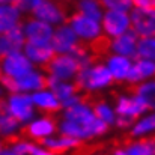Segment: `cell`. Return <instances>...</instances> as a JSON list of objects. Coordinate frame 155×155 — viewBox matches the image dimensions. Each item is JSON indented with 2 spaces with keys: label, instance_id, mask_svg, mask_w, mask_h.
<instances>
[{
  "label": "cell",
  "instance_id": "cell-1",
  "mask_svg": "<svg viewBox=\"0 0 155 155\" xmlns=\"http://www.w3.org/2000/svg\"><path fill=\"white\" fill-rule=\"evenodd\" d=\"M75 77H77L75 84L80 89V92H84L86 89L103 87L105 84H108L110 80L113 78L110 71L101 65H95L94 68H86V69L80 71Z\"/></svg>",
  "mask_w": 155,
  "mask_h": 155
},
{
  "label": "cell",
  "instance_id": "cell-2",
  "mask_svg": "<svg viewBox=\"0 0 155 155\" xmlns=\"http://www.w3.org/2000/svg\"><path fill=\"white\" fill-rule=\"evenodd\" d=\"M42 69L47 72L48 77L56 78L57 81L68 80V78H71V77L78 74V66H77L75 60L69 54L54 56L47 65L42 66Z\"/></svg>",
  "mask_w": 155,
  "mask_h": 155
},
{
  "label": "cell",
  "instance_id": "cell-3",
  "mask_svg": "<svg viewBox=\"0 0 155 155\" xmlns=\"http://www.w3.org/2000/svg\"><path fill=\"white\" fill-rule=\"evenodd\" d=\"M57 128V124L56 120L47 116V117H42V119H38L32 124H29L24 130H23V136L24 139H29L30 142H41L47 137H50L54 134Z\"/></svg>",
  "mask_w": 155,
  "mask_h": 155
},
{
  "label": "cell",
  "instance_id": "cell-4",
  "mask_svg": "<svg viewBox=\"0 0 155 155\" xmlns=\"http://www.w3.org/2000/svg\"><path fill=\"white\" fill-rule=\"evenodd\" d=\"M33 15L44 23H60L65 21V14L56 5L54 0H36L32 8Z\"/></svg>",
  "mask_w": 155,
  "mask_h": 155
},
{
  "label": "cell",
  "instance_id": "cell-5",
  "mask_svg": "<svg viewBox=\"0 0 155 155\" xmlns=\"http://www.w3.org/2000/svg\"><path fill=\"white\" fill-rule=\"evenodd\" d=\"M131 23L133 30L137 36L152 38L155 36V17L152 12H143L140 9H134L131 12Z\"/></svg>",
  "mask_w": 155,
  "mask_h": 155
},
{
  "label": "cell",
  "instance_id": "cell-6",
  "mask_svg": "<svg viewBox=\"0 0 155 155\" xmlns=\"http://www.w3.org/2000/svg\"><path fill=\"white\" fill-rule=\"evenodd\" d=\"M130 17L122 11H108L103 18V27L108 36H119L128 30Z\"/></svg>",
  "mask_w": 155,
  "mask_h": 155
},
{
  "label": "cell",
  "instance_id": "cell-7",
  "mask_svg": "<svg viewBox=\"0 0 155 155\" xmlns=\"http://www.w3.org/2000/svg\"><path fill=\"white\" fill-rule=\"evenodd\" d=\"M23 42H24V32L21 24H17L15 27L5 32L0 38V59L8 54L18 53V50L23 47Z\"/></svg>",
  "mask_w": 155,
  "mask_h": 155
},
{
  "label": "cell",
  "instance_id": "cell-8",
  "mask_svg": "<svg viewBox=\"0 0 155 155\" xmlns=\"http://www.w3.org/2000/svg\"><path fill=\"white\" fill-rule=\"evenodd\" d=\"M51 29L47 23L39 21V20H30L26 26L24 36L27 42L36 44V45H47L48 41L51 39Z\"/></svg>",
  "mask_w": 155,
  "mask_h": 155
},
{
  "label": "cell",
  "instance_id": "cell-9",
  "mask_svg": "<svg viewBox=\"0 0 155 155\" xmlns=\"http://www.w3.org/2000/svg\"><path fill=\"white\" fill-rule=\"evenodd\" d=\"M0 60L3 62V69H5L6 75H9V77L18 78L32 71V65H30L29 59H26L20 53L8 54V56L2 57Z\"/></svg>",
  "mask_w": 155,
  "mask_h": 155
},
{
  "label": "cell",
  "instance_id": "cell-10",
  "mask_svg": "<svg viewBox=\"0 0 155 155\" xmlns=\"http://www.w3.org/2000/svg\"><path fill=\"white\" fill-rule=\"evenodd\" d=\"M8 107L9 113L18 122H29L33 116V103L27 95H12Z\"/></svg>",
  "mask_w": 155,
  "mask_h": 155
},
{
  "label": "cell",
  "instance_id": "cell-11",
  "mask_svg": "<svg viewBox=\"0 0 155 155\" xmlns=\"http://www.w3.org/2000/svg\"><path fill=\"white\" fill-rule=\"evenodd\" d=\"M69 21H71V26H72L71 29L74 30V33L78 35V36H81V38H94V36H98L100 35L98 21L84 17L78 11L74 12L69 17Z\"/></svg>",
  "mask_w": 155,
  "mask_h": 155
},
{
  "label": "cell",
  "instance_id": "cell-12",
  "mask_svg": "<svg viewBox=\"0 0 155 155\" xmlns=\"http://www.w3.org/2000/svg\"><path fill=\"white\" fill-rule=\"evenodd\" d=\"M84 48L87 51L91 65H98L103 59L107 57V54H110L111 39H110L108 35H98L95 39L84 44Z\"/></svg>",
  "mask_w": 155,
  "mask_h": 155
},
{
  "label": "cell",
  "instance_id": "cell-13",
  "mask_svg": "<svg viewBox=\"0 0 155 155\" xmlns=\"http://www.w3.org/2000/svg\"><path fill=\"white\" fill-rule=\"evenodd\" d=\"M111 50L119 53L120 56L137 57V35L134 30H127L125 33L116 36L111 41Z\"/></svg>",
  "mask_w": 155,
  "mask_h": 155
},
{
  "label": "cell",
  "instance_id": "cell-14",
  "mask_svg": "<svg viewBox=\"0 0 155 155\" xmlns=\"http://www.w3.org/2000/svg\"><path fill=\"white\" fill-rule=\"evenodd\" d=\"M77 35L74 33V30L68 26H63L60 29L56 30V33L51 35V48L54 51L59 53H69L74 45L77 44Z\"/></svg>",
  "mask_w": 155,
  "mask_h": 155
},
{
  "label": "cell",
  "instance_id": "cell-15",
  "mask_svg": "<svg viewBox=\"0 0 155 155\" xmlns=\"http://www.w3.org/2000/svg\"><path fill=\"white\" fill-rule=\"evenodd\" d=\"M41 146H44L45 149H48L53 154H63V152H68V151H72V149H77L80 146V142L77 139H72V137H68V136H57V137H47L44 140L39 142Z\"/></svg>",
  "mask_w": 155,
  "mask_h": 155
},
{
  "label": "cell",
  "instance_id": "cell-16",
  "mask_svg": "<svg viewBox=\"0 0 155 155\" xmlns=\"http://www.w3.org/2000/svg\"><path fill=\"white\" fill-rule=\"evenodd\" d=\"M149 107L146 105V103H143L137 97H134V98H120L119 103H117V107H116V113H117V116H127V117L137 119Z\"/></svg>",
  "mask_w": 155,
  "mask_h": 155
},
{
  "label": "cell",
  "instance_id": "cell-17",
  "mask_svg": "<svg viewBox=\"0 0 155 155\" xmlns=\"http://www.w3.org/2000/svg\"><path fill=\"white\" fill-rule=\"evenodd\" d=\"M18 92L20 91H39V89H47L48 87V77L41 75L38 72H27L18 78H15Z\"/></svg>",
  "mask_w": 155,
  "mask_h": 155
},
{
  "label": "cell",
  "instance_id": "cell-18",
  "mask_svg": "<svg viewBox=\"0 0 155 155\" xmlns=\"http://www.w3.org/2000/svg\"><path fill=\"white\" fill-rule=\"evenodd\" d=\"M127 155H155V137L146 136L140 139H133L124 148Z\"/></svg>",
  "mask_w": 155,
  "mask_h": 155
},
{
  "label": "cell",
  "instance_id": "cell-19",
  "mask_svg": "<svg viewBox=\"0 0 155 155\" xmlns=\"http://www.w3.org/2000/svg\"><path fill=\"white\" fill-rule=\"evenodd\" d=\"M26 54L29 56V59H32L36 63H41L42 66L47 65L56 56L54 50L48 44L47 45H36V44H30V42H26Z\"/></svg>",
  "mask_w": 155,
  "mask_h": 155
},
{
  "label": "cell",
  "instance_id": "cell-20",
  "mask_svg": "<svg viewBox=\"0 0 155 155\" xmlns=\"http://www.w3.org/2000/svg\"><path fill=\"white\" fill-rule=\"evenodd\" d=\"M155 74V63L152 60H139L134 66L130 68L128 74H127V80L130 83H134V81H139L142 78H146L149 75H154Z\"/></svg>",
  "mask_w": 155,
  "mask_h": 155
},
{
  "label": "cell",
  "instance_id": "cell-21",
  "mask_svg": "<svg viewBox=\"0 0 155 155\" xmlns=\"http://www.w3.org/2000/svg\"><path fill=\"white\" fill-rule=\"evenodd\" d=\"M32 103L36 104L42 111H45L47 114H53V113H57L60 108H62V104L57 101V98L50 94V92H39V94H35L32 97Z\"/></svg>",
  "mask_w": 155,
  "mask_h": 155
},
{
  "label": "cell",
  "instance_id": "cell-22",
  "mask_svg": "<svg viewBox=\"0 0 155 155\" xmlns=\"http://www.w3.org/2000/svg\"><path fill=\"white\" fill-rule=\"evenodd\" d=\"M18 24V9L11 5H0V32H8Z\"/></svg>",
  "mask_w": 155,
  "mask_h": 155
},
{
  "label": "cell",
  "instance_id": "cell-23",
  "mask_svg": "<svg viewBox=\"0 0 155 155\" xmlns=\"http://www.w3.org/2000/svg\"><path fill=\"white\" fill-rule=\"evenodd\" d=\"M128 91L134 97H137L143 103H146L148 107H155V81L145 83L140 86H130Z\"/></svg>",
  "mask_w": 155,
  "mask_h": 155
},
{
  "label": "cell",
  "instance_id": "cell-24",
  "mask_svg": "<svg viewBox=\"0 0 155 155\" xmlns=\"http://www.w3.org/2000/svg\"><path fill=\"white\" fill-rule=\"evenodd\" d=\"M108 66H110L108 71H110L111 77L120 80V78H125L127 77V74H128V71L131 68V63L124 56H113L108 60Z\"/></svg>",
  "mask_w": 155,
  "mask_h": 155
},
{
  "label": "cell",
  "instance_id": "cell-25",
  "mask_svg": "<svg viewBox=\"0 0 155 155\" xmlns=\"http://www.w3.org/2000/svg\"><path fill=\"white\" fill-rule=\"evenodd\" d=\"M77 11L83 14L84 17L98 21L103 15V3L95 2V0H81L77 6Z\"/></svg>",
  "mask_w": 155,
  "mask_h": 155
},
{
  "label": "cell",
  "instance_id": "cell-26",
  "mask_svg": "<svg viewBox=\"0 0 155 155\" xmlns=\"http://www.w3.org/2000/svg\"><path fill=\"white\" fill-rule=\"evenodd\" d=\"M154 131H155V114H151V116L145 117L143 120L134 124L130 134H131V137H134V139H140V137L152 136Z\"/></svg>",
  "mask_w": 155,
  "mask_h": 155
},
{
  "label": "cell",
  "instance_id": "cell-27",
  "mask_svg": "<svg viewBox=\"0 0 155 155\" xmlns=\"http://www.w3.org/2000/svg\"><path fill=\"white\" fill-rule=\"evenodd\" d=\"M137 57L145 60H155V38H145L137 45Z\"/></svg>",
  "mask_w": 155,
  "mask_h": 155
},
{
  "label": "cell",
  "instance_id": "cell-28",
  "mask_svg": "<svg viewBox=\"0 0 155 155\" xmlns=\"http://www.w3.org/2000/svg\"><path fill=\"white\" fill-rule=\"evenodd\" d=\"M104 6L110 8L111 11H128L131 8V0H103L101 2Z\"/></svg>",
  "mask_w": 155,
  "mask_h": 155
},
{
  "label": "cell",
  "instance_id": "cell-29",
  "mask_svg": "<svg viewBox=\"0 0 155 155\" xmlns=\"http://www.w3.org/2000/svg\"><path fill=\"white\" fill-rule=\"evenodd\" d=\"M131 3L143 12H155V0H131Z\"/></svg>",
  "mask_w": 155,
  "mask_h": 155
},
{
  "label": "cell",
  "instance_id": "cell-30",
  "mask_svg": "<svg viewBox=\"0 0 155 155\" xmlns=\"http://www.w3.org/2000/svg\"><path fill=\"white\" fill-rule=\"evenodd\" d=\"M9 3L18 11H26V9H32L36 0H9Z\"/></svg>",
  "mask_w": 155,
  "mask_h": 155
},
{
  "label": "cell",
  "instance_id": "cell-31",
  "mask_svg": "<svg viewBox=\"0 0 155 155\" xmlns=\"http://www.w3.org/2000/svg\"><path fill=\"white\" fill-rule=\"evenodd\" d=\"M0 83H2L8 91H11V92H18L17 81H15L14 77H9V75H3V74H2V77H0Z\"/></svg>",
  "mask_w": 155,
  "mask_h": 155
},
{
  "label": "cell",
  "instance_id": "cell-32",
  "mask_svg": "<svg viewBox=\"0 0 155 155\" xmlns=\"http://www.w3.org/2000/svg\"><path fill=\"white\" fill-rule=\"evenodd\" d=\"M116 122H117V125H119L120 128H127V127H133V125L136 124V119L127 117V116H119Z\"/></svg>",
  "mask_w": 155,
  "mask_h": 155
},
{
  "label": "cell",
  "instance_id": "cell-33",
  "mask_svg": "<svg viewBox=\"0 0 155 155\" xmlns=\"http://www.w3.org/2000/svg\"><path fill=\"white\" fill-rule=\"evenodd\" d=\"M30 155H54L53 152H50L48 149H45L44 146H41V145H38V146H35V149H33V152Z\"/></svg>",
  "mask_w": 155,
  "mask_h": 155
},
{
  "label": "cell",
  "instance_id": "cell-34",
  "mask_svg": "<svg viewBox=\"0 0 155 155\" xmlns=\"http://www.w3.org/2000/svg\"><path fill=\"white\" fill-rule=\"evenodd\" d=\"M9 114V107H8V103H5L3 98H0V117Z\"/></svg>",
  "mask_w": 155,
  "mask_h": 155
},
{
  "label": "cell",
  "instance_id": "cell-35",
  "mask_svg": "<svg viewBox=\"0 0 155 155\" xmlns=\"http://www.w3.org/2000/svg\"><path fill=\"white\" fill-rule=\"evenodd\" d=\"M110 155H127V154H125L124 148H116V149H114V151H113Z\"/></svg>",
  "mask_w": 155,
  "mask_h": 155
},
{
  "label": "cell",
  "instance_id": "cell-36",
  "mask_svg": "<svg viewBox=\"0 0 155 155\" xmlns=\"http://www.w3.org/2000/svg\"><path fill=\"white\" fill-rule=\"evenodd\" d=\"M6 2H9V0H0V5H5Z\"/></svg>",
  "mask_w": 155,
  "mask_h": 155
},
{
  "label": "cell",
  "instance_id": "cell-37",
  "mask_svg": "<svg viewBox=\"0 0 155 155\" xmlns=\"http://www.w3.org/2000/svg\"><path fill=\"white\" fill-rule=\"evenodd\" d=\"M152 14H154V17H155V12H152Z\"/></svg>",
  "mask_w": 155,
  "mask_h": 155
}]
</instances>
